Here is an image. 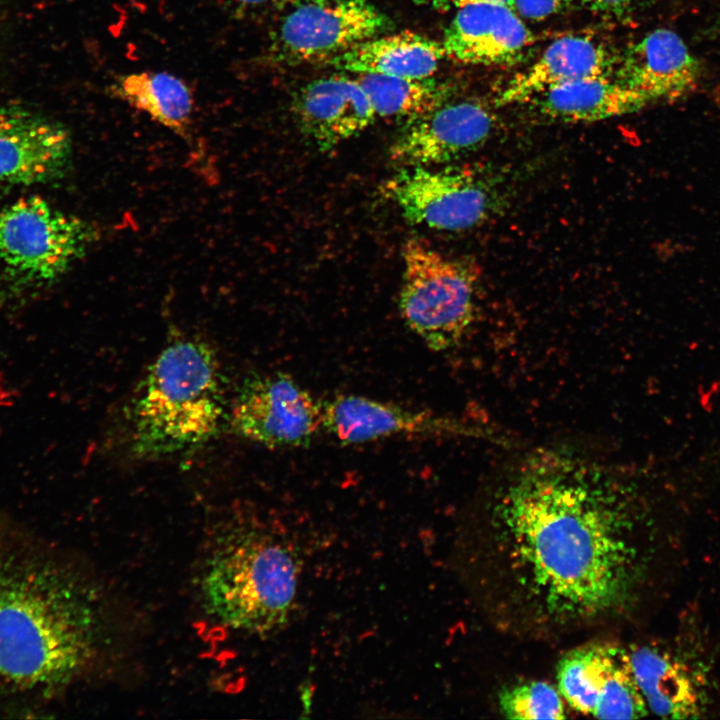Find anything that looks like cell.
<instances>
[{"label": "cell", "mask_w": 720, "mask_h": 720, "mask_svg": "<svg viewBox=\"0 0 720 720\" xmlns=\"http://www.w3.org/2000/svg\"><path fill=\"white\" fill-rule=\"evenodd\" d=\"M467 536L473 590L496 626L554 635L626 616L646 554L634 490L565 456H538L491 497Z\"/></svg>", "instance_id": "cell-1"}, {"label": "cell", "mask_w": 720, "mask_h": 720, "mask_svg": "<svg viewBox=\"0 0 720 720\" xmlns=\"http://www.w3.org/2000/svg\"><path fill=\"white\" fill-rule=\"evenodd\" d=\"M101 633L80 565L0 507V713L40 716L89 672Z\"/></svg>", "instance_id": "cell-2"}, {"label": "cell", "mask_w": 720, "mask_h": 720, "mask_svg": "<svg viewBox=\"0 0 720 720\" xmlns=\"http://www.w3.org/2000/svg\"><path fill=\"white\" fill-rule=\"evenodd\" d=\"M225 415L211 347L197 339L174 341L149 366L129 404L130 451L153 458L194 448L216 435Z\"/></svg>", "instance_id": "cell-3"}, {"label": "cell", "mask_w": 720, "mask_h": 720, "mask_svg": "<svg viewBox=\"0 0 720 720\" xmlns=\"http://www.w3.org/2000/svg\"><path fill=\"white\" fill-rule=\"evenodd\" d=\"M204 561L200 591L206 612L233 630L266 634L295 608L301 562L295 547L262 524L219 535Z\"/></svg>", "instance_id": "cell-4"}, {"label": "cell", "mask_w": 720, "mask_h": 720, "mask_svg": "<svg viewBox=\"0 0 720 720\" xmlns=\"http://www.w3.org/2000/svg\"><path fill=\"white\" fill-rule=\"evenodd\" d=\"M402 260V319L430 350L455 347L475 318L478 268L417 239L406 241Z\"/></svg>", "instance_id": "cell-5"}, {"label": "cell", "mask_w": 720, "mask_h": 720, "mask_svg": "<svg viewBox=\"0 0 720 720\" xmlns=\"http://www.w3.org/2000/svg\"><path fill=\"white\" fill-rule=\"evenodd\" d=\"M99 239V230L38 196L0 209V260L16 291L61 278Z\"/></svg>", "instance_id": "cell-6"}, {"label": "cell", "mask_w": 720, "mask_h": 720, "mask_svg": "<svg viewBox=\"0 0 720 720\" xmlns=\"http://www.w3.org/2000/svg\"><path fill=\"white\" fill-rule=\"evenodd\" d=\"M403 167L384 185L386 196L415 225L465 231L488 221L501 208L496 175L482 166Z\"/></svg>", "instance_id": "cell-7"}, {"label": "cell", "mask_w": 720, "mask_h": 720, "mask_svg": "<svg viewBox=\"0 0 720 720\" xmlns=\"http://www.w3.org/2000/svg\"><path fill=\"white\" fill-rule=\"evenodd\" d=\"M233 432L269 448L308 446L322 428V404L290 375L244 379L230 411Z\"/></svg>", "instance_id": "cell-8"}, {"label": "cell", "mask_w": 720, "mask_h": 720, "mask_svg": "<svg viewBox=\"0 0 720 720\" xmlns=\"http://www.w3.org/2000/svg\"><path fill=\"white\" fill-rule=\"evenodd\" d=\"M387 27V17L368 0H302L282 20L273 56L290 63L330 62Z\"/></svg>", "instance_id": "cell-9"}, {"label": "cell", "mask_w": 720, "mask_h": 720, "mask_svg": "<svg viewBox=\"0 0 720 720\" xmlns=\"http://www.w3.org/2000/svg\"><path fill=\"white\" fill-rule=\"evenodd\" d=\"M558 690L574 710L599 719H636L648 708L636 683L629 651L591 642L567 652L557 667Z\"/></svg>", "instance_id": "cell-10"}, {"label": "cell", "mask_w": 720, "mask_h": 720, "mask_svg": "<svg viewBox=\"0 0 720 720\" xmlns=\"http://www.w3.org/2000/svg\"><path fill=\"white\" fill-rule=\"evenodd\" d=\"M494 129L495 117L480 101H447L407 122L389 158L401 168L451 164L482 148Z\"/></svg>", "instance_id": "cell-11"}, {"label": "cell", "mask_w": 720, "mask_h": 720, "mask_svg": "<svg viewBox=\"0 0 720 720\" xmlns=\"http://www.w3.org/2000/svg\"><path fill=\"white\" fill-rule=\"evenodd\" d=\"M71 157V137L62 125L22 106L0 107V184L59 180Z\"/></svg>", "instance_id": "cell-12"}, {"label": "cell", "mask_w": 720, "mask_h": 720, "mask_svg": "<svg viewBox=\"0 0 720 720\" xmlns=\"http://www.w3.org/2000/svg\"><path fill=\"white\" fill-rule=\"evenodd\" d=\"M532 42V33L511 7L479 3L457 9L441 44L455 61L503 66L520 60Z\"/></svg>", "instance_id": "cell-13"}, {"label": "cell", "mask_w": 720, "mask_h": 720, "mask_svg": "<svg viewBox=\"0 0 720 720\" xmlns=\"http://www.w3.org/2000/svg\"><path fill=\"white\" fill-rule=\"evenodd\" d=\"M292 111L302 134L321 151L359 134L377 117L365 91L347 76L309 82L294 96Z\"/></svg>", "instance_id": "cell-14"}, {"label": "cell", "mask_w": 720, "mask_h": 720, "mask_svg": "<svg viewBox=\"0 0 720 720\" xmlns=\"http://www.w3.org/2000/svg\"><path fill=\"white\" fill-rule=\"evenodd\" d=\"M616 76L649 104L679 98L696 87L700 66L673 30L655 29L617 61Z\"/></svg>", "instance_id": "cell-15"}, {"label": "cell", "mask_w": 720, "mask_h": 720, "mask_svg": "<svg viewBox=\"0 0 720 720\" xmlns=\"http://www.w3.org/2000/svg\"><path fill=\"white\" fill-rule=\"evenodd\" d=\"M322 404V428L342 445H354L404 434L463 431L459 424L369 397L343 394Z\"/></svg>", "instance_id": "cell-16"}, {"label": "cell", "mask_w": 720, "mask_h": 720, "mask_svg": "<svg viewBox=\"0 0 720 720\" xmlns=\"http://www.w3.org/2000/svg\"><path fill=\"white\" fill-rule=\"evenodd\" d=\"M617 60L600 41L585 35L552 42L530 65L512 76L497 96L500 105L526 104L553 88L587 78L611 76Z\"/></svg>", "instance_id": "cell-17"}, {"label": "cell", "mask_w": 720, "mask_h": 720, "mask_svg": "<svg viewBox=\"0 0 720 720\" xmlns=\"http://www.w3.org/2000/svg\"><path fill=\"white\" fill-rule=\"evenodd\" d=\"M525 105L551 123H592L641 110L648 101L617 78H587L548 90Z\"/></svg>", "instance_id": "cell-18"}, {"label": "cell", "mask_w": 720, "mask_h": 720, "mask_svg": "<svg viewBox=\"0 0 720 720\" xmlns=\"http://www.w3.org/2000/svg\"><path fill=\"white\" fill-rule=\"evenodd\" d=\"M632 671L649 711L673 719L696 718L703 712V696L686 664L655 647L629 650Z\"/></svg>", "instance_id": "cell-19"}, {"label": "cell", "mask_w": 720, "mask_h": 720, "mask_svg": "<svg viewBox=\"0 0 720 720\" xmlns=\"http://www.w3.org/2000/svg\"><path fill=\"white\" fill-rule=\"evenodd\" d=\"M445 57L441 42L405 31L368 39L329 64L356 74H379L405 78H430Z\"/></svg>", "instance_id": "cell-20"}, {"label": "cell", "mask_w": 720, "mask_h": 720, "mask_svg": "<svg viewBox=\"0 0 720 720\" xmlns=\"http://www.w3.org/2000/svg\"><path fill=\"white\" fill-rule=\"evenodd\" d=\"M113 96L187 139L194 112L190 87L179 77L162 71H141L119 77L110 88Z\"/></svg>", "instance_id": "cell-21"}, {"label": "cell", "mask_w": 720, "mask_h": 720, "mask_svg": "<svg viewBox=\"0 0 720 720\" xmlns=\"http://www.w3.org/2000/svg\"><path fill=\"white\" fill-rule=\"evenodd\" d=\"M376 116L419 118L448 101L449 88L431 78H405L379 74H357Z\"/></svg>", "instance_id": "cell-22"}, {"label": "cell", "mask_w": 720, "mask_h": 720, "mask_svg": "<svg viewBox=\"0 0 720 720\" xmlns=\"http://www.w3.org/2000/svg\"><path fill=\"white\" fill-rule=\"evenodd\" d=\"M564 702L556 687L536 680L505 688L499 695L500 710L508 719H564Z\"/></svg>", "instance_id": "cell-23"}, {"label": "cell", "mask_w": 720, "mask_h": 720, "mask_svg": "<svg viewBox=\"0 0 720 720\" xmlns=\"http://www.w3.org/2000/svg\"><path fill=\"white\" fill-rule=\"evenodd\" d=\"M574 0H512L511 8L521 17L543 20L568 7Z\"/></svg>", "instance_id": "cell-24"}, {"label": "cell", "mask_w": 720, "mask_h": 720, "mask_svg": "<svg viewBox=\"0 0 720 720\" xmlns=\"http://www.w3.org/2000/svg\"><path fill=\"white\" fill-rule=\"evenodd\" d=\"M234 11L240 14L267 13L283 9L296 0H226Z\"/></svg>", "instance_id": "cell-25"}, {"label": "cell", "mask_w": 720, "mask_h": 720, "mask_svg": "<svg viewBox=\"0 0 720 720\" xmlns=\"http://www.w3.org/2000/svg\"><path fill=\"white\" fill-rule=\"evenodd\" d=\"M591 11L619 15L628 11L637 0H578Z\"/></svg>", "instance_id": "cell-26"}, {"label": "cell", "mask_w": 720, "mask_h": 720, "mask_svg": "<svg viewBox=\"0 0 720 720\" xmlns=\"http://www.w3.org/2000/svg\"><path fill=\"white\" fill-rule=\"evenodd\" d=\"M431 2L441 7H454L456 9L479 3L501 4L511 7L512 0H431Z\"/></svg>", "instance_id": "cell-27"}]
</instances>
